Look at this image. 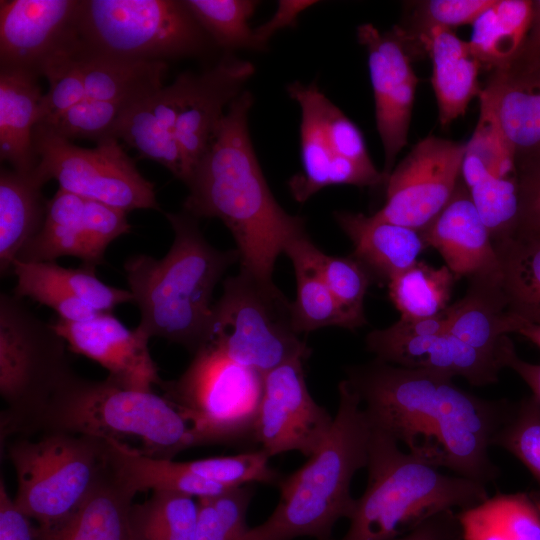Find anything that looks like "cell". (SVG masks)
Segmentation results:
<instances>
[{"label":"cell","mask_w":540,"mask_h":540,"mask_svg":"<svg viewBox=\"0 0 540 540\" xmlns=\"http://www.w3.org/2000/svg\"><path fill=\"white\" fill-rule=\"evenodd\" d=\"M346 375L372 427L433 466L486 485L496 480L488 449L506 400L482 399L451 376L377 358L348 367Z\"/></svg>","instance_id":"cell-1"},{"label":"cell","mask_w":540,"mask_h":540,"mask_svg":"<svg viewBox=\"0 0 540 540\" xmlns=\"http://www.w3.org/2000/svg\"><path fill=\"white\" fill-rule=\"evenodd\" d=\"M253 104L243 91L229 105L188 181L183 211L218 218L231 232L240 269L272 281L275 262L288 243L306 232L305 221L275 200L257 160L248 129Z\"/></svg>","instance_id":"cell-2"},{"label":"cell","mask_w":540,"mask_h":540,"mask_svg":"<svg viewBox=\"0 0 540 540\" xmlns=\"http://www.w3.org/2000/svg\"><path fill=\"white\" fill-rule=\"evenodd\" d=\"M164 215L174 232L166 255L160 259L132 255L124 262V272L140 312L136 328L149 338L179 344L194 355L205 341L214 289L239 261V253L212 246L198 219L185 211Z\"/></svg>","instance_id":"cell-3"},{"label":"cell","mask_w":540,"mask_h":540,"mask_svg":"<svg viewBox=\"0 0 540 540\" xmlns=\"http://www.w3.org/2000/svg\"><path fill=\"white\" fill-rule=\"evenodd\" d=\"M339 404L328 436L298 470L281 478L279 502L243 540H332L334 525L349 519L356 499L351 482L368 463L372 427L362 403L346 379L338 385Z\"/></svg>","instance_id":"cell-4"},{"label":"cell","mask_w":540,"mask_h":540,"mask_svg":"<svg viewBox=\"0 0 540 540\" xmlns=\"http://www.w3.org/2000/svg\"><path fill=\"white\" fill-rule=\"evenodd\" d=\"M367 469L365 491L340 540H395L442 511L465 509L489 497L486 484L440 472L374 427Z\"/></svg>","instance_id":"cell-5"},{"label":"cell","mask_w":540,"mask_h":540,"mask_svg":"<svg viewBox=\"0 0 540 540\" xmlns=\"http://www.w3.org/2000/svg\"><path fill=\"white\" fill-rule=\"evenodd\" d=\"M65 432L126 443H140L150 457L174 460L195 447L191 428L164 397L126 389L108 377L90 380L73 372L54 392L29 435Z\"/></svg>","instance_id":"cell-6"},{"label":"cell","mask_w":540,"mask_h":540,"mask_svg":"<svg viewBox=\"0 0 540 540\" xmlns=\"http://www.w3.org/2000/svg\"><path fill=\"white\" fill-rule=\"evenodd\" d=\"M14 467V503L36 522L41 539L63 529L109 469L107 440L65 432L20 437L4 445Z\"/></svg>","instance_id":"cell-7"},{"label":"cell","mask_w":540,"mask_h":540,"mask_svg":"<svg viewBox=\"0 0 540 540\" xmlns=\"http://www.w3.org/2000/svg\"><path fill=\"white\" fill-rule=\"evenodd\" d=\"M209 40L184 0H81L72 55L166 62Z\"/></svg>","instance_id":"cell-8"},{"label":"cell","mask_w":540,"mask_h":540,"mask_svg":"<svg viewBox=\"0 0 540 540\" xmlns=\"http://www.w3.org/2000/svg\"><path fill=\"white\" fill-rule=\"evenodd\" d=\"M67 350L52 324L14 294H0L1 446L13 435L28 436L54 392L74 372Z\"/></svg>","instance_id":"cell-9"},{"label":"cell","mask_w":540,"mask_h":540,"mask_svg":"<svg viewBox=\"0 0 540 540\" xmlns=\"http://www.w3.org/2000/svg\"><path fill=\"white\" fill-rule=\"evenodd\" d=\"M291 305L273 281L240 269L223 282L202 347L212 346L263 375L291 360H307L311 349L293 326Z\"/></svg>","instance_id":"cell-10"},{"label":"cell","mask_w":540,"mask_h":540,"mask_svg":"<svg viewBox=\"0 0 540 540\" xmlns=\"http://www.w3.org/2000/svg\"><path fill=\"white\" fill-rule=\"evenodd\" d=\"M263 382V374L205 345L177 379L160 387L200 447L253 439Z\"/></svg>","instance_id":"cell-11"},{"label":"cell","mask_w":540,"mask_h":540,"mask_svg":"<svg viewBox=\"0 0 540 540\" xmlns=\"http://www.w3.org/2000/svg\"><path fill=\"white\" fill-rule=\"evenodd\" d=\"M33 145L38 165L32 173L42 185L53 179L59 189L126 213L160 209L154 184L141 175L117 139L82 148L34 128Z\"/></svg>","instance_id":"cell-12"},{"label":"cell","mask_w":540,"mask_h":540,"mask_svg":"<svg viewBox=\"0 0 540 540\" xmlns=\"http://www.w3.org/2000/svg\"><path fill=\"white\" fill-rule=\"evenodd\" d=\"M466 142L429 135L417 142L386 180L378 219L422 232L452 198Z\"/></svg>","instance_id":"cell-13"},{"label":"cell","mask_w":540,"mask_h":540,"mask_svg":"<svg viewBox=\"0 0 540 540\" xmlns=\"http://www.w3.org/2000/svg\"><path fill=\"white\" fill-rule=\"evenodd\" d=\"M306 361L297 358L264 374L253 440L270 457L289 451L310 457L332 427L334 417L316 403L307 388Z\"/></svg>","instance_id":"cell-14"},{"label":"cell","mask_w":540,"mask_h":540,"mask_svg":"<svg viewBox=\"0 0 540 540\" xmlns=\"http://www.w3.org/2000/svg\"><path fill=\"white\" fill-rule=\"evenodd\" d=\"M130 232L126 212L58 188L48 201L41 230L16 260L55 262L72 256L82 265L96 268L103 263L108 246Z\"/></svg>","instance_id":"cell-15"},{"label":"cell","mask_w":540,"mask_h":540,"mask_svg":"<svg viewBox=\"0 0 540 540\" xmlns=\"http://www.w3.org/2000/svg\"><path fill=\"white\" fill-rule=\"evenodd\" d=\"M368 53L377 130L383 145L386 180L397 155L407 144L418 78L409 48L399 31L380 32L372 24L357 28Z\"/></svg>","instance_id":"cell-16"},{"label":"cell","mask_w":540,"mask_h":540,"mask_svg":"<svg viewBox=\"0 0 540 540\" xmlns=\"http://www.w3.org/2000/svg\"><path fill=\"white\" fill-rule=\"evenodd\" d=\"M81 0H1L0 69L41 76L55 56L72 52Z\"/></svg>","instance_id":"cell-17"},{"label":"cell","mask_w":540,"mask_h":540,"mask_svg":"<svg viewBox=\"0 0 540 540\" xmlns=\"http://www.w3.org/2000/svg\"><path fill=\"white\" fill-rule=\"evenodd\" d=\"M53 328L68 349L104 367L119 386L153 391L162 383L149 351L150 338L137 328L128 329L112 313H99L83 321L57 318Z\"/></svg>","instance_id":"cell-18"},{"label":"cell","mask_w":540,"mask_h":540,"mask_svg":"<svg viewBox=\"0 0 540 540\" xmlns=\"http://www.w3.org/2000/svg\"><path fill=\"white\" fill-rule=\"evenodd\" d=\"M186 74L176 123L185 184L206 153L226 112L224 109L243 92V85L254 74V66L227 56L201 74Z\"/></svg>","instance_id":"cell-19"},{"label":"cell","mask_w":540,"mask_h":540,"mask_svg":"<svg viewBox=\"0 0 540 540\" xmlns=\"http://www.w3.org/2000/svg\"><path fill=\"white\" fill-rule=\"evenodd\" d=\"M16 277L13 294L53 309L58 318L83 321L98 313H112L121 304L133 303L129 290L102 282L96 268L82 265L67 268L56 262H23L15 260Z\"/></svg>","instance_id":"cell-20"},{"label":"cell","mask_w":540,"mask_h":540,"mask_svg":"<svg viewBox=\"0 0 540 540\" xmlns=\"http://www.w3.org/2000/svg\"><path fill=\"white\" fill-rule=\"evenodd\" d=\"M365 342L367 349L379 360L409 369L460 376L475 386L496 383L503 368L495 358L449 332L406 336L387 327L371 331Z\"/></svg>","instance_id":"cell-21"},{"label":"cell","mask_w":540,"mask_h":540,"mask_svg":"<svg viewBox=\"0 0 540 540\" xmlns=\"http://www.w3.org/2000/svg\"><path fill=\"white\" fill-rule=\"evenodd\" d=\"M479 99L498 123L516 163L540 155V60L515 58L492 71Z\"/></svg>","instance_id":"cell-22"},{"label":"cell","mask_w":540,"mask_h":540,"mask_svg":"<svg viewBox=\"0 0 540 540\" xmlns=\"http://www.w3.org/2000/svg\"><path fill=\"white\" fill-rule=\"evenodd\" d=\"M421 233L456 278L470 281L503 277L491 235L462 180L447 205Z\"/></svg>","instance_id":"cell-23"},{"label":"cell","mask_w":540,"mask_h":540,"mask_svg":"<svg viewBox=\"0 0 540 540\" xmlns=\"http://www.w3.org/2000/svg\"><path fill=\"white\" fill-rule=\"evenodd\" d=\"M186 72L157 92L129 105L119 118L114 137L153 160L183 182L184 171L176 138V123L186 87Z\"/></svg>","instance_id":"cell-24"},{"label":"cell","mask_w":540,"mask_h":540,"mask_svg":"<svg viewBox=\"0 0 540 540\" xmlns=\"http://www.w3.org/2000/svg\"><path fill=\"white\" fill-rule=\"evenodd\" d=\"M335 221L352 241L351 254L372 280L388 282L418 261L428 246L422 233L374 215L336 211Z\"/></svg>","instance_id":"cell-25"},{"label":"cell","mask_w":540,"mask_h":540,"mask_svg":"<svg viewBox=\"0 0 540 540\" xmlns=\"http://www.w3.org/2000/svg\"><path fill=\"white\" fill-rule=\"evenodd\" d=\"M468 283L465 296L447 307L448 332L499 362L504 338L517 333L524 321L510 310L503 277Z\"/></svg>","instance_id":"cell-26"},{"label":"cell","mask_w":540,"mask_h":540,"mask_svg":"<svg viewBox=\"0 0 540 540\" xmlns=\"http://www.w3.org/2000/svg\"><path fill=\"white\" fill-rule=\"evenodd\" d=\"M418 40L432 62L431 83L440 124L448 126L465 114L474 97H479L482 66L468 41L460 39L453 29L435 27Z\"/></svg>","instance_id":"cell-27"},{"label":"cell","mask_w":540,"mask_h":540,"mask_svg":"<svg viewBox=\"0 0 540 540\" xmlns=\"http://www.w3.org/2000/svg\"><path fill=\"white\" fill-rule=\"evenodd\" d=\"M42 97L38 76L0 69V159L23 174L38 165L33 131Z\"/></svg>","instance_id":"cell-28"},{"label":"cell","mask_w":540,"mask_h":540,"mask_svg":"<svg viewBox=\"0 0 540 540\" xmlns=\"http://www.w3.org/2000/svg\"><path fill=\"white\" fill-rule=\"evenodd\" d=\"M43 185L33 173L1 167L0 171V273L12 274L22 248L41 230L48 208Z\"/></svg>","instance_id":"cell-29"},{"label":"cell","mask_w":540,"mask_h":540,"mask_svg":"<svg viewBox=\"0 0 540 540\" xmlns=\"http://www.w3.org/2000/svg\"><path fill=\"white\" fill-rule=\"evenodd\" d=\"M107 441L109 462L114 474L135 494L169 491L199 499L232 489L196 476L184 462L150 457L130 444Z\"/></svg>","instance_id":"cell-30"},{"label":"cell","mask_w":540,"mask_h":540,"mask_svg":"<svg viewBox=\"0 0 540 540\" xmlns=\"http://www.w3.org/2000/svg\"><path fill=\"white\" fill-rule=\"evenodd\" d=\"M287 92L301 110L302 173L290 179L289 188L294 199L303 203L321 189L330 186L335 159L323 123V103L326 96L314 83L305 85L294 82L287 86Z\"/></svg>","instance_id":"cell-31"},{"label":"cell","mask_w":540,"mask_h":540,"mask_svg":"<svg viewBox=\"0 0 540 540\" xmlns=\"http://www.w3.org/2000/svg\"><path fill=\"white\" fill-rule=\"evenodd\" d=\"M72 57L82 73L86 98L130 105L165 86L163 79L168 66L164 61Z\"/></svg>","instance_id":"cell-32"},{"label":"cell","mask_w":540,"mask_h":540,"mask_svg":"<svg viewBox=\"0 0 540 540\" xmlns=\"http://www.w3.org/2000/svg\"><path fill=\"white\" fill-rule=\"evenodd\" d=\"M135 495L109 466L67 525L44 540H132L130 510Z\"/></svg>","instance_id":"cell-33"},{"label":"cell","mask_w":540,"mask_h":540,"mask_svg":"<svg viewBox=\"0 0 540 540\" xmlns=\"http://www.w3.org/2000/svg\"><path fill=\"white\" fill-rule=\"evenodd\" d=\"M457 517L461 540H540V510L529 493L496 494Z\"/></svg>","instance_id":"cell-34"},{"label":"cell","mask_w":540,"mask_h":540,"mask_svg":"<svg viewBox=\"0 0 540 540\" xmlns=\"http://www.w3.org/2000/svg\"><path fill=\"white\" fill-rule=\"evenodd\" d=\"M533 1L493 0L471 24L468 41L481 66H507L520 52L529 32Z\"/></svg>","instance_id":"cell-35"},{"label":"cell","mask_w":540,"mask_h":540,"mask_svg":"<svg viewBox=\"0 0 540 540\" xmlns=\"http://www.w3.org/2000/svg\"><path fill=\"white\" fill-rule=\"evenodd\" d=\"M315 244L307 232L285 247L296 276V298L292 302V321L297 333L338 326L347 328L345 317L312 258Z\"/></svg>","instance_id":"cell-36"},{"label":"cell","mask_w":540,"mask_h":540,"mask_svg":"<svg viewBox=\"0 0 540 540\" xmlns=\"http://www.w3.org/2000/svg\"><path fill=\"white\" fill-rule=\"evenodd\" d=\"M199 505L196 498L152 491L130 510L132 540H195Z\"/></svg>","instance_id":"cell-37"},{"label":"cell","mask_w":540,"mask_h":540,"mask_svg":"<svg viewBox=\"0 0 540 540\" xmlns=\"http://www.w3.org/2000/svg\"><path fill=\"white\" fill-rule=\"evenodd\" d=\"M456 279L446 265L418 260L388 282L389 298L403 319L434 317L449 306Z\"/></svg>","instance_id":"cell-38"},{"label":"cell","mask_w":540,"mask_h":540,"mask_svg":"<svg viewBox=\"0 0 540 540\" xmlns=\"http://www.w3.org/2000/svg\"><path fill=\"white\" fill-rule=\"evenodd\" d=\"M512 313L540 322V242L509 238L494 243Z\"/></svg>","instance_id":"cell-39"},{"label":"cell","mask_w":540,"mask_h":540,"mask_svg":"<svg viewBox=\"0 0 540 540\" xmlns=\"http://www.w3.org/2000/svg\"><path fill=\"white\" fill-rule=\"evenodd\" d=\"M462 182L493 243L512 238L520 210L517 175L501 177L479 172L463 176Z\"/></svg>","instance_id":"cell-40"},{"label":"cell","mask_w":540,"mask_h":540,"mask_svg":"<svg viewBox=\"0 0 540 540\" xmlns=\"http://www.w3.org/2000/svg\"><path fill=\"white\" fill-rule=\"evenodd\" d=\"M504 448L530 471L538 489L529 493L540 510V407L530 396L505 401L491 446Z\"/></svg>","instance_id":"cell-41"},{"label":"cell","mask_w":540,"mask_h":540,"mask_svg":"<svg viewBox=\"0 0 540 540\" xmlns=\"http://www.w3.org/2000/svg\"><path fill=\"white\" fill-rule=\"evenodd\" d=\"M211 41L222 48L262 51L254 29L248 21L258 1L252 0H184Z\"/></svg>","instance_id":"cell-42"},{"label":"cell","mask_w":540,"mask_h":540,"mask_svg":"<svg viewBox=\"0 0 540 540\" xmlns=\"http://www.w3.org/2000/svg\"><path fill=\"white\" fill-rule=\"evenodd\" d=\"M312 258L345 317L347 329L365 325L364 299L373 282L368 271L351 255H328L316 245Z\"/></svg>","instance_id":"cell-43"},{"label":"cell","mask_w":540,"mask_h":540,"mask_svg":"<svg viewBox=\"0 0 540 540\" xmlns=\"http://www.w3.org/2000/svg\"><path fill=\"white\" fill-rule=\"evenodd\" d=\"M252 497L253 489L245 485L197 499L195 540H243L250 528L246 516Z\"/></svg>","instance_id":"cell-44"},{"label":"cell","mask_w":540,"mask_h":540,"mask_svg":"<svg viewBox=\"0 0 540 540\" xmlns=\"http://www.w3.org/2000/svg\"><path fill=\"white\" fill-rule=\"evenodd\" d=\"M270 456L261 448L231 456L184 461L196 476L227 488L251 483L278 485L280 474L270 466Z\"/></svg>","instance_id":"cell-45"},{"label":"cell","mask_w":540,"mask_h":540,"mask_svg":"<svg viewBox=\"0 0 540 540\" xmlns=\"http://www.w3.org/2000/svg\"><path fill=\"white\" fill-rule=\"evenodd\" d=\"M128 106L118 102L85 98L53 124L35 128L71 142L84 139L97 144L115 138V127Z\"/></svg>","instance_id":"cell-46"},{"label":"cell","mask_w":540,"mask_h":540,"mask_svg":"<svg viewBox=\"0 0 540 540\" xmlns=\"http://www.w3.org/2000/svg\"><path fill=\"white\" fill-rule=\"evenodd\" d=\"M41 76L49 83L39 105L36 126H49L86 98L79 65L70 53H62L43 67Z\"/></svg>","instance_id":"cell-47"},{"label":"cell","mask_w":540,"mask_h":540,"mask_svg":"<svg viewBox=\"0 0 540 540\" xmlns=\"http://www.w3.org/2000/svg\"><path fill=\"white\" fill-rule=\"evenodd\" d=\"M462 163L495 176L517 175L515 154L492 114L483 107L466 142Z\"/></svg>","instance_id":"cell-48"},{"label":"cell","mask_w":540,"mask_h":540,"mask_svg":"<svg viewBox=\"0 0 540 540\" xmlns=\"http://www.w3.org/2000/svg\"><path fill=\"white\" fill-rule=\"evenodd\" d=\"M493 0H428L417 3L411 18V29L403 35L415 31L417 39L432 28L452 29L460 25L472 24Z\"/></svg>","instance_id":"cell-49"},{"label":"cell","mask_w":540,"mask_h":540,"mask_svg":"<svg viewBox=\"0 0 540 540\" xmlns=\"http://www.w3.org/2000/svg\"><path fill=\"white\" fill-rule=\"evenodd\" d=\"M520 210L512 238L534 240L540 237V155L516 163Z\"/></svg>","instance_id":"cell-50"},{"label":"cell","mask_w":540,"mask_h":540,"mask_svg":"<svg viewBox=\"0 0 540 540\" xmlns=\"http://www.w3.org/2000/svg\"><path fill=\"white\" fill-rule=\"evenodd\" d=\"M0 540H41L38 525L22 512L0 480Z\"/></svg>","instance_id":"cell-51"},{"label":"cell","mask_w":540,"mask_h":540,"mask_svg":"<svg viewBox=\"0 0 540 540\" xmlns=\"http://www.w3.org/2000/svg\"><path fill=\"white\" fill-rule=\"evenodd\" d=\"M395 540H461L457 513L454 509L442 511Z\"/></svg>","instance_id":"cell-52"},{"label":"cell","mask_w":540,"mask_h":540,"mask_svg":"<svg viewBox=\"0 0 540 540\" xmlns=\"http://www.w3.org/2000/svg\"><path fill=\"white\" fill-rule=\"evenodd\" d=\"M316 4V1L307 0H281L278 2L276 12L271 19L254 29L259 43L266 48L268 40L279 30L293 27L298 15Z\"/></svg>","instance_id":"cell-53"},{"label":"cell","mask_w":540,"mask_h":540,"mask_svg":"<svg viewBox=\"0 0 540 540\" xmlns=\"http://www.w3.org/2000/svg\"><path fill=\"white\" fill-rule=\"evenodd\" d=\"M502 367L514 370L532 391V397L540 407V364H533L520 359L513 342L506 336L498 353Z\"/></svg>","instance_id":"cell-54"},{"label":"cell","mask_w":540,"mask_h":540,"mask_svg":"<svg viewBox=\"0 0 540 540\" xmlns=\"http://www.w3.org/2000/svg\"><path fill=\"white\" fill-rule=\"evenodd\" d=\"M515 58L540 60V0L533 1L529 32L520 52Z\"/></svg>","instance_id":"cell-55"},{"label":"cell","mask_w":540,"mask_h":540,"mask_svg":"<svg viewBox=\"0 0 540 540\" xmlns=\"http://www.w3.org/2000/svg\"><path fill=\"white\" fill-rule=\"evenodd\" d=\"M516 334L524 336L540 348V322H523Z\"/></svg>","instance_id":"cell-56"},{"label":"cell","mask_w":540,"mask_h":540,"mask_svg":"<svg viewBox=\"0 0 540 540\" xmlns=\"http://www.w3.org/2000/svg\"><path fill=\"white\" fill-rule=\"evenodd\" d=\"M525 241H536V242H540V237L537 238V239H534V240H525Z\"/></svg>","instance_id":"cell-57"}]
</instances>
